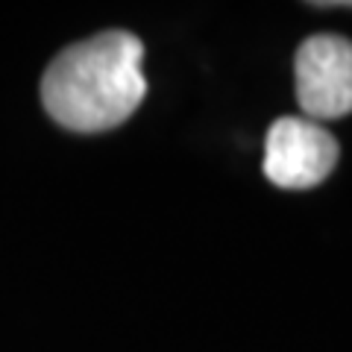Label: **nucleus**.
Listing matches in <instances>:
<instances>
[{
    "mask_svg": "<svg viewBox=\"0 0 352 352\" xmlns=\"http://www.w3.org/2000/svg\"><path fill=\"white\" fill-rule=\"evenodd\" d=\"M296 100L308 120H335L352 112V41L320 32L300 44L294 59Z\"/></svg>",
    "mask_w": 352,
    "mask_h": 352,
    "instance_id": "nucleus-2",
    "label": "nucleus"
},
{
    "mask_svg": "<svg viewBox=\"0 0 352 352\" xmlns=\"http://www.w3.org/2000/svg\"><path fill=\"white\" fill-rule=\"evenodd\" d=\"M314 9H352V0H332V3H311Z\"/></svg>",
    "mask_w": 352,
    "mask_h": 352,
    "instance_id": "nucleus-4",
    "label": "nucleus"
},
{
    "mask_svg": "<svg viewBox=\"0 0 352 352\" xmlns=\"http://www.w3.org/2000/svg\"><path fill=\"white\" fill-rule=\"evenodd\" d=\"M144 44L126 30H109L71 44L47 65L41 103L47 115L74 132L120 126L147 94L141 71Z\"/></svg>",
    "mask_w": 352,
    "mask_h": 352,
    "instance_id": "nucleus-1",
    "label": "nucleus"
},
{
    "mask_svg": "<svg viewBox=\"0 0 352 352\" xmlns=\"http://www.w3.org/2000/svg\"><path fill=\"white\" fill-rule=\"evenodd\" d=\"M338 164V141L308 118H279L264 141V176L279 188L302 191L320 185Z\"/></svg>",
    "mask_w": 352,
    "mask_h": 352,
    "instance_id": "nucleus-3",
    "label": "nucleus"
}]
</instances>
